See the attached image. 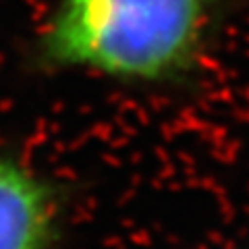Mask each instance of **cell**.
Returning a JSON list of instances; mask_svg holds the SVG:
<instances>
[{
  "label": "cell",
  "instance_id": "6da1fadb",
  "mask_svg": "<svg viewBox=\"0 0 249 249\" xmlns=\"http://www.w3.org/2000/svg\"><path fill=\"white\" fill-rule=\"evenodd\" d=\"M222 0H58L40 60L124 81H162L196 58Z\"/></svg>",
  "mask_w": 249,
  "mask_h": 249
},
{
  "label": "cell",
  "instance_id": "7a4b0ae2",
  "mask_svg": "<svg viewBox=\"0 0 249 249\" xmlns=\"http://www.w3.org/2000/svg\"><path fill=\"white\" fill-rule=\"evenodd\" d=\"M54 227L52 189L17 160L0 156V249H48Z\"/></svg>",
  "mask_w": 249,
  "mask_h": 249
}]
</instances>
